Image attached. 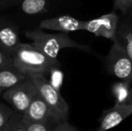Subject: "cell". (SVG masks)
I'll use <instances>...</instances> for the list:
<instances>
[{
	"label": "cell",
	"instance_id": "cell-1",
	"mask_svg": "<svg viewBox=\"0 0 132 131\" xmlns=\"http://www.w3.org/2000/svg\"><path fill=\"white\" fill-rule=\"evenodd\" d=\"M12 58L14 65L28 75L33 74L49 75L53 66H60L57 59L48 57L33 44L21 42Z\"/></svg>",
	"mask_w": 132,
	"mask_h": 131
},
{
	"label": "cell",
	"instance_id": "cell-2",
	"mask_svg": "<svg viewBox=\"0 0 132 131\" xmlns=\"http://www.w3.org/2000/svg\"><path fill=\"white\" fill-rule=\"evenodd\" d=\"M68 33L61 32L60 33L55 34L47 33L44 32L42 29L39 28L32 31H25L24 34L32 41V44L35 47L52 59H57L59 52L66 48H75L86 51L88 50L89 48L87 46L82 45L73 40Z\"/></svg>",
	"mask_w": 132,
	"mask_h": 131
},
{
	"label": "cell",
	"instance_id": "cell-3",
	"mask_svg": "<svg viewBox=\"0 0 132 131\" xmlns=\"http://www.w3.org/2000/svg\"><path fill=\"white\" fill-rule=\"evenodd\" d=\"M36 84L40 94L48 104L51 111V119L55 123L68 120L69 114V106L62 97L60 92L56 90L49 82L46 75L33 74L29 75Z\"/></svg>",
	"mask_w": 132,
	"mask_h": 131
},
{
	"label": "cell",
	"instance_id": "cell-4",
	"mask_svg": "<svg viewBox=\"0 0 132 131\" xmlns=\"http://www.w3.org/2000/svg\"><path fill=\"white\" fill-rule=\"evenodd\" d=\"M38 93L36 84L29 76L16 85L5 90L3 98L13 107L14 111L23 113Z\"/></svg>",
	"mask_w": 132,
	"mask_h": 131
},
{
	"label": "cell",
	"instance_id": "cell-5",
	"mask_svg": "<svg viewBox=\"0 0 132 131\" xmlns=\"http://www.w3.org/2000/svg\"><path fill=\"white\" fill-rule=\"evenodd\" d=\"M106 62L111 75L132 84V58L117 40L112 41Z\"/></svg>",
	"mask_w": 132,
	"mask_h": 131
},
{
	"label": "cell",
	"instance_id": "cell-6",
	"mask_svg": "<svg viewBox=\"0 0 132 131\" xmlns=\"http://www.w3.org/2000/svg\"><path fill=\"white\" fill-rule=\"evenodd\" d=\"M120 17L115 12L108 13L94 19L85 21V32L93 33L98 37H103L111 41H115L117 39Z\"/></svg>",
	"mask_w": 132,
	"mask_h": 131
},
{
	"label": "cell",
	"instance_id": "cell-7",
	"mask_svg": "<svg viewBox=\"0 0 132 131\" xmlns=\"http://www.w3.org/2000/svg\"><path fill=\"white\" fill-rule=\"evenodd\" d=\"M39 28L61 32H77L85 30V21L75 18L69 14H64L43 20L40 23Z\"/></svg>",
	"mask_w": 132,
	"mask_h": 131
},
{
	"label": "cell",
	"instance_id": "cell-8",
	"mask_svg": "<svg viewBox=\"0 0 132 131\" xmlns=\"http://www.w3.org/2000/svg\"><path fill=\"white\" fill-rule=\"evenodd\" d=\"M21 44L17 26L0 17V49L13 56Z\"/></svg>",
	"mask_w": 132,
	"mask_h": 131
},
{
	"label": "cell",
	"instance_id": "cell-9",
	"mask_svg": "<svg viewBox=\"0 0 132 131\" xmlns=\"http://www.w3.org/2000/svg\"><path fill=\"white\" fill-rule=\"evenodd\" d=\"M131 114L132 104H114L113 107L103 111L97 130L103 131L114 128Z\"/></svg>",
	"mask_w": 132,
	"mask_h": 131
},
{
	"label": "cell",
	"instance_id": "cell-10",
	"mask_svg": "<svg viewBox=\"0 0 132 131\" xmlns=\"http://www.w3.org/2000/svg\"><path fill=\"white\" fill-rule=\"evenodd\" d=\"M23 123L25 125L31 122H53L50 108L40 93L36 95L27 110L23 113Z\"/></svg>",
	"mask_w": 132,
	"mask_h": 131
},
{
	"label": "cell",
	"instance_id": "cell-11",
	"mask_svg": "<svg viewBox=\"0 0 132 131\" xmlns=\"http://www.w3.org/2000/svg\"><path fill=\"white\" fill-rule=\"evenodd\" d=\"M29 75L19 70L14 63L10 62L0 67V90H5L16 85L27 79Z\"/></svg>",
	"mask_w": 132,
	"mask_h": 131
},
{
	"label": "cell",
	"instance_id": "cell-12",
	"mask_svg": "<svg viewBox=\"0 0 132 131\" xmlns=\"http://www.w3.org/2000/svg\"><path fill=\"white\" fill-rule=\"evenodd\" d=\"M116 40L132 58V16L120 21Z\"/></svg>",
	"mask_w": 132,
	"mask_h": 131
},
{
	"label": "cell",
	"instance_id": "cell-13",
	"mask_svg": "<svg viewBox=\"0 0 132 131\" xmlns=\"http://www.w3.org/2000/svg\"><path fill=\"white\" fill-rule=\"evenodd\" d=\"M111 93L114 97V104H132V84L120 80L111 86Z\"/></svg>",
	"mask_w": 132,
	"mask_h": 131
},
{
	"label": "cell",
	"instance_id": "cell-14",
	"mask_svg": "<svg viewBox=\"0 0 132 131\" xmlns=\"http://www.w3.org/2000/svg\"><path fill=\"white\" fill-rule=\"evenodd\" d=\"M46 0H22L21 9L26 14H36L46 12Z\"/></svg>",
	"mask_w": 132,
	"mask_h": 131
},
{
	"label": "cell",
	"instance_id": "cell-15",
	"mask_svg": "<svg viewBox=\"0 0 132 131\" xmlns=\"http://www.w3.org/2000/svg\"><path fill=\"white\" fill-rule=\"evenodd\" d=\"M2 131H25L23 113L14 111L4 126Z\"/></svg>",
	"mask_w": 132,
	"mask_h": 131
},
{
	"label": "cell",
	"instance_id": "cell-16",
	"mask_svg": "<svg viewBox=\"0 0 132 131\" xmlns=\"http://www.w3.org/2000/svg\"><path fill=\"white\" fill-rule=\"evenodd\" d=\"M49 75V82L51 83V84L56 90L60 92V88L63 84V80H64V74L59 69V66H53L50 70Z\"/></svg>",
	"mask_w": 132,
	"mask_h": 131
},
{
	"label": "cell",
	"instance_id": "cell-17",
	"mask_svg": "<svg viewBox=\"0 0 132 131\" xmlns=\"http://www.w3.org/2000/svg\"><path fill=\"white\" fill-rule=\"evenodd\" d=\"M14 110H12L5 104L0 102V131H2L4 126L14 114Z\"/></svg>",
	"mask_w": 132,
	"mask_h": 131
},
{
	"label": "cell",
	"instance_id": "cell-18",
	"mask_svg": "<svg viewBox=\"0 0 132 131\" xmlns=\"http://www.w3.org/2000/svg\"><path fill=\"white\" fill-rule=\"evenodd\" d=\"M114 9L119 10L123 14H127L131 10L132 0H114Z\"/></svg>",
	"mask_w": 132,
	"mask_h": 131
},
{
	"label": "cell",
	"instance_id": "cell-19",
	"mask_svg": "<svg viewBox=\"0 0 132 131\" xmlns=\"http://www.w3.org/2000/svg\"><path fill=\"white\" fill-rule=\"evenodd\" d=\"M78 128L72 126L68 120H64L57 122L54 125L52 131H77Z\"/></svg>",
	"mask_w": 132,
	"mask_h": 131
},
{
	"label": "cell",
	"instance_id": "cell-20",
	"mask_svg": "<svg viewBox=\"0 0 132 131\" xmlns=\"http://www.w3.org/2000/svg\"><path fill=\"white\" fill-rule=\"evenodd\" d=\"M13 61V58L11 55L7 54L6 52L0 49V67L5 64H8Z\"/></svg>",
	"mask_w": 132,
	"mask_h": 131
},
{
	"label": "cell",
	"instance_id": "cell-21",
	"mask_svg": "<svg viewBox=\"0 0 132 131\" xmlns=\"http://www.w3.org/2000/svg\"><path fill=\"white\" fill-rule=\"evenodd\" d=\"M21 2L22 0H0V2H4V3H5V2H9V3H16V2Z\"/></svg>",
	"mask_w": 132,
	"mask_h": 131
},
{
	"label": "cell",
	"instance_id": "cell-22",
	"mask_svg": "<svg viewBox=\"0 0 132 131\" xmlns=\"http://www.w3.org/2000/svg\"><path fill=\"white\" fill-rule=\"evenodd\" d=\"M131 9H132V7H131Z\"/></svg>",
	"mask_w": 132,
	"mask_h": 131
}]
</instances>
